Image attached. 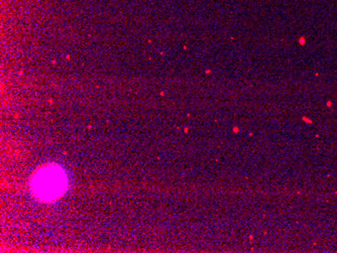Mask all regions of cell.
I'll list each match as a JSON object with an SVG mask.
<instances>
[{"label": "cell", "mask_w": 337, "mask_h": 253, "mask_svg": "<svg viewBox=\"0 0 337 253\" xmlns=\"http://www.w3.org/2000/svg\"><path fill=\"white\" fill-rule=\"evenodd\" d=\"M66 184V176L62 169L53 167L38 172L35 176L33 187L35 193L41 199L53 200L64 193Z\"/></svg>", "instance_id": "obj_1"}]
</instances>
